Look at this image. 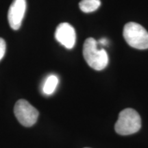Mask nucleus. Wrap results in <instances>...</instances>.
I'll use <instances>...</instances> for the list:
<instances>
[{
	"mask_svg": "<svg viewBox=\"0 0 148 148\" xmlns=\"http://www.w3.org/2000/svg\"><path fill=\"white\" fill-rule=\"evenodd\" d=\"M83 56L92 69L101 71L108 64V56L103 48L98 49L97 40L88 38L83 45Z\"/></svg>",
	"mask_w": 148,
	"mask_h": 148,
	"instance_id": "obj_1",
	"label": "nucleus"
},
{
	"mask_svg": "<svg viewBox=\"0 0 148 148\" xmlns=\"http://www.w3.org/2000/svg\"><path fill=\"white\" fill-rule=\"evenodd\" d=\"M141 127V119L136 110L125 108L120 112L114 129L120 135H130L137 132Z\"/></svg>",
	"mask_w": 148,
	"mask_h": 148,
	"instance_id": "obj_2",
	"label": "nucleus"
},
{
	"mask_svg": "<svg viewBox=\"0 0 148 148\" xmlns=\"http://www.w3.org/2000/svg\"><path fill=\"white\" fill-rule=\"evenodd\" d=\"M123 35L130 47L138 49H148V32L140 24L134 22L125 24Z\"/></svg>",
	"mask_w": 148,
	"mask_h": 148,
	"instance_id": "obj_3",
	"label": "nucleus"
},
{
	"mask_svg": "<svg viewBox=\"0 0 148 148\" xmlns=\"http://www.w3.org/2000/svg\"><path fill=\"white\" fill-rule=\"evenodd\" d=\"M14 112L18 122L25 127L34 125L38 117V111L25 99L16 101Z\"/></svg>",
	"mask_w": 148,
	"mask_h": 148,
	"instance_id": "obj_4",
	"label": "nucleus"
},
{
	"mask_svg": "<svg viewBox=\"0 0 148 148\" xmlns=\"http://www.w3.org/2000/svg\"><path fill=\"white\" fill-rule=\"evenodd\" d=\"M26 10V0H13L8 13V20L11 28L17 30L21 25Z\"/></svg>",
	"mask_w": 148,
	"mask_h": 148,
	"instance_id": "obj_5",
	"label": "nucleus"
},
{
	"mask_svg": "<svg viewBox=\"0 0 148 148\" xmlns=\"http://www.w3.org/2000/svg\"><path fill=\"white\" fill-rule=\"evenodd\" d=\"M55 38L59 43L66 49H72L76 41L75 29L68 23L59 24L55 32Z\"/></svg>",
	"mask_w": 148,
	"mask_h": 148,
	"instance_id": "obj_6",
	"label": "nucleus"
},
{
	"mask_svg": "<svg viewBox=\"0 0 148 148\" xmlns=\"http://www.w3.org/2000/svg\"><path fill=\"white\" fill-rule=\"evenodd\" d=\"M59 80L55 75H49L44 82L42 86V92L45 95H50L53 94L58 86Z\"/></svg>",
	"mask_w": 148,
	"mask_h": 148,
	"instance_id": "obj_7",
	"label": "nucleus"
},
{
	"mask_svg": "<svg viewBox=\"0 0 148 148\" xmlns=\"http://www.w3.org/2000/svg\"><path fill=\"white\" fill-rule=\"evenodd\" d=\"M100 5V0H82L79 3L80 10L85 13L94 12L99 8Z\"/></svg>",
	"mask_w": 148,
	"mask_h": 148,
	"instance_id": "obj_8",
	"label": "nucleus"
},
{
	"mask_svg": "<svg viewBox=\"0 0 148 148\" xmlns=\"http://www.w3.org/2000/svg\"><path fill=\"white\" fill-rule=\"evenodd\" d=\"M5 49H6V45H5V40L2 38H0V60L4 56Z\"/></svg>",
	"mask_w": 148,
	"mask_h": 148,
	"instance_id": "obj_9",
	"label": "nucleus"
},
{
	"mask_svg": "<svg viewBox=\"0 0 148 148\" xmlns=\"http://www.w3.org/2000/svg\"><path fill=\"white\" fill-rule=\"evenodd\" d=\"M108 40L106 39V38H101L99 39L98 41H97V45H102V46H106L107 45V44H108Z\"/></svg>",
	"mask_w": 148,
	"mask_h": 148,
	"instance_id": "obj_10",
	"label": "nucleus"
},
{
	"mask_svg": "<svg viewBox=\"0 0 148 148\" xmlns=\"http://www.w3.org/2000/svg\"><path fill=\"white\" fill-rule=\"evenodd\" d=\"M85 148H89V147H85Z\"/></svg>",
	"mask_w": 148,
	"mask_h": 148,
	"instance_id": "obj_11",
	"label": "nucleus"
}]
</instances>
